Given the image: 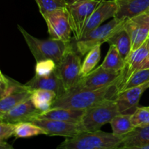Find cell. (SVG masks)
Here are the masks:
<instances>
[{
  "instance_id": "18",
  "label": "cell",
  "mask_w": 149,
  "mask_h": 149,
  "mask_svg": "<svg viewBox=\"0 0 149 149\" xmlns=\"http://www.w3.org/2000/svg\"><path fill=\"white\" fill-rule=\"evenodd\" d=\"M84 112V110H76L65 108H54L41 113L37 119H51L80 124Z\"/></svg>"
},
{
  "instance_id": "7",
  "label": "cell",
  "mask_w": 149,
  "mask_h": 149,
  "mask_svg": "<svg viewBox=\"0 0 149 149\" xmlns=\"http://www.w3.org/2000/svg\"><path fill=\"white\" fill-rule=\"evenodd\" d=\"M81 57L71 45L57 64L55 71L62 81L65 91L73 88L81 79Z\"/></svg>"
},
{
  "instance_id": "12",
  "label": "cell",
  "mask_w": 149,
  "mask_h": 149,
  "mask_svg": "<svg viewBox=\"0 0 149 149\" xmlns=\"http://www.w3.org/2000/svg\"><path fill=\"white\" fill-rule=\"evenodd\" d=\"M146 68H149V38L142 46L132 51L125 61V67L122 73L120 89L134 73Z\"/></svg>"
},
{
  "instance_id": "6",
  "label": "cell",
  "mask_w": 149,
  "mask_h": 149,
  "mask_svg": "<svg viewBox=\"0 0 149 149\" xmlns=\"http://www.w3.org/2000/svg\"><path fill=\"white\" fill-rule=\"evenodd\" d=\"M125 21H122L113 17L108 23L100 26L83 36L79 40L76 41L77 51L81 56L88 53L90 49L97 45H101L108 41L124 28Z\"/></svg>"
},
{
  "instance_id": "22",
  "label": "cell",
  "mask_w": 149,
  "mask_h": 149,
  "mask_svg": "<svg viewBox=\"0 0 149 149\" xmlns=\"http://www.w3.org/2000/svg\"><path fill=\"white\" fill-rule=\"evenodd\" d=\"M100 65L109 71L122 72L125 67V61L119 53L117 48L114 45H110L107 55Z\"/></svg>"
},
{
  "instance_id": "4",
  "label": "cell",
  "mask_w": 149,
  "mask_h": 149,
  "mask_svg": "<svg viewBox=\"0 0 149 149\" xmlns=\"http://www.w3.org/2000/svg\"><path fill=\"white\" fill-rule=\"evenodd\" d=\"M118 114L119 112L115 99H107L84 110L81 125L86 132H95L110 123Z\"/></svg>"
},
{
  "instance_id": "17",
  "label": "cell",
  "mask_w": 149,
  "mask_h": 149,
  "mask_svg": "<svg viewBox=\"0 0 149 149\" xmlns=\"http://www.w3.org/2000/svg\"><path fill=\"white\" fill-rule=\"evenodd\" d=\"M25 84L31 90H47L55 92L57 95V97L62 95L65 92L62 81L55 71L45 77L34 75L31 79Z\"/></svg>"
},
{
  "instance_id": "9",
  "label": "cell",
  "mask_w": 149,
  "mask_h": 149,
  "mask_svg": "<svg viewBox=\"0 0 149 149\" xmlns=\"http://www.w3.org/2000/svg\"><path fill=\"white\" fill-rule=\"evenodd\" d=\"M122 72H115L105 69L101 65L95 68L87 76L81 77L79 82L71 89L98 90L111 85L122 77Z\"/></svg>"
},
{
  "instance_id": "36",
  "label": "cell",
  "mask_w": 149,
  "mask_h": 149,
  "mask_svg": "<svg viewBox=\"0 0 149 149\" xmlns=\"http://www.w3.org/2000/svg\"><path fill=\"white\" fill-rule=\"evenodd\" d=\"M112 1H116V0H112Z\"/></svg>"
},
{
  "instance_id": "34",
  "label": "cell",
  "mask_w": 149,
  "mask_h": 149,
  "mask_svg": "<svg viewBox=\"0 0 149 149\" xmlns=\"http://www.w3.org/2000/svg\"><path fill=\"white\" fill-rule=\"evenodd\" d=\"M0 149H13V148L6 141H0Z\"/></svg>"
},
{
  "instance_id": "20",
  "label": "cell",
  "mask_w": 149,
  "mask_h": 149,
  "mask_svg": "<svg viewBox=\"0 0 149 149\" xmlns=\"http://www.w3.org/2000/svg\"><path fill=\"white\" fill-rule=\"evenodd\" d=\"M122 146H135L149 144V125L135 127L132 132L122 137Z\"/></svg>"
},
{
  "instance_id": "23",
  "label": "cell",
  "mask_w": 149,
  "mask_h": 149,
  "mask_svg": "<svg viewBox=\"0 0 149 149\" xmlns=\"http://www.w3.org/2000/svg\"><path fill=\"white\" fill-rule=\"evenodd\" d=\"M33 90H29L26 91L13 93L8 96L2 97L0 100V113L9 111L12 109L20 104L23 102L31 99Z\"/></svg>"
},
{
  "instance_id": "3",
  "label": "cell",
  "mask_w": 149,
  "mask_h": 149,
  "mask_svg": "<svg viewBox=\"0 0 149 149\" xmlns=\"http://www.w3.org/2000/svg\"><path fill=\"white\" fill-rule=\"evenodd\" d=\"M17 28L36 62L50 59L56 64L59 63L67 49L72 45L71 42H65L52 38L48 39H38L28 33L19 25H17Z\"/></svg>"
},
{
  "instance_id": "24",
  "label": "cell",
  "mask_w": 149,
  "mask_h": 149,
  "mask_svg": "<svg viewBox=\"0 0 149 149\" xmlns=\"http://www.w3.org/2000/svg\"><path fill=\"white\" fill-rule=\"evenodd\" d=\"M131 117L132 114L129 113H119L114 116L110 122L113 133L118 136L123 137L132 132L135 127L132 125Z\"/></svg>"
},
{
  "instance_id": "26",
  "label": "cell",
  "mask_w": 149,
  "mask_h": 149,
  "mask_svg": "<svg viewBox=\"0 0 149 149\" xmlns=\"http://www.w3.org/2000/svg\"><path fill=\"white\" fill-rule=\"evenodd\" d=\"M39 135H46V132L33 122H21L15 125L14 136L16 138H31Z\"/></svg>"
},
{
  "instance_id": "16",
  "label": "cell",
  "mask_w": 149,
  "mask_h": 149,
  "mask_svg": "<svg viewBox=\"0 0 149 149\" xmlns=\"http://www.w3.org/2000/svg\"><path fill=\"white\" fill-rule=\"evenodd\" d=\"M117 10L114 18L122 21L149 12V0H116Z\"/></svg>"
},
{
  "instance_id": "8",
  "label": "cell",
  "mask_w": 149,
  "mask_h": 149,
  "mask_svg": "<svg viewBox=\"0 0 149 149\" xmlns=\"http://www.w3.org/2000/svg\"><path fill=\"white\" fill-rule=\"evenodd\" d=\"M49 37L54 39L71 42V30L66 7L57 9L44 15Z\"/></svg>"
},
{
  "instance_id": "19",
  "label": "cell",
  "mask_w": 149,
  "mask_h": 149,
  "mask_svg": "<svg viewBox=\"0 0 149 149\" xmlns=\"http://www.w3.org/2000/svg\"><path fill=\"white\" fill-rule=\"evenodd\" d=\"M56 98L57 95L55 92L47 90H34L31 100L35 107L42 113L52 109Z\"/></svg>"
},
{
  "instance_id": "1",
  "label": "cell",
  "mask_w": 149,
  "mask_h": 149,
  "mask_svg": "<svg viewBox=\"0 0 149 149\" xmlns=\"http://www.w3.org/2000/svg\"><path fill=\"white\" fill-rule=\"evenodd\" d=\"M121 82L122 77L113 84L98 90L71 89L55 99L52 109L65 108L84 111L105 100L116 98Z\"/></svg>"
},
{
  "instance_id": "28",
  "label": "cell",
  "mask_w": 149,
  "mask_h": 149,
  "mask_svg": "<svg viewBox=\"0 0 149 149\" xmlns=\"http://www.w3.org/2000/svg\"><path fill=\"white\" fill-rule=\"evenodd\" d=\"M148 81H149V68L140 70L131 75L127 81L122 86L119 93L131 88V87L141 85Z\"/></svg>"
},
{
  "instance_id": "31",
  "label": "cell",
  "mask_w": 149,
  "mask_h": 149,
  "mask_svg": "<svg viewBox=\"0 0 149 149\" xmlns=\"http://www.w3.org/2000/svg\"><path fill=\"white\" fill-rule=\"evenodd\" d=\"M56 65L57 64L50 59L38 61L35 66V75L39 77L49 75L55 71Z\"/></svg>"
},
{
  "instance_id": "11",
  "label": "cell",
  "mask_w": 149,
  "mask_h": 149,
  "mask_svg": "<svg viewBox=\"0 0 149 149\" xmlns=\"http://www.w3.org/2000/svg\"><path fill=\"white\" fill-rule=\"evenodd\" d=\"M124 29L132 41V51L135 50L149 38V12L126 20Z\"/></svg>"
},
{
  "instance_id": "5",
  "label": "cell",
  "mask_w": 149,
  "mask_h": 149,
  "mask_svg": "<svg viewBox=\"0 0 149 149\" xmlns=\"http://www.w3.org/2000/svg\"><path fill=\"white\" fill-rule=\"evenodd\" d=\"M103 0H71L66 3L70 26L75 41L82 37L87 20Z\"/></svg>"
},
{
  "instance_id": "2",
  "label": "cell",
  "mask_w": 149,
  "mask_h": 149,
  "mask_svg": "<svg viewBox=\"0 0 149 149\" xmlns=\"http://www.w3.org/2000/svg\"><path fill=\"white\" fill-rule=\"evenodd\" d=\"M122 139L113 132H83L77 136L66 138L57 149H116L122 146Z\"/></svg>"
},
{
  "instance_id": "33",
  "label": "cell",
  "mask_w": 149,
  "mask_h": 149,
  "mask_svg": "<svg viewBox=\"0 0 149 149\" xmlns=\"http://www.w3.org/2000/svg\"><path fill=\"white\" fill-rule=\"evenodd\" d=\"M116 149H149V144L144 146H122Z\"/></svg>"
},
{
  "instance_id": "21",
  "label": "cell",
  "mask_w": 149,
  "mask_h": 149,
  "mask_svg": "<svg viewBox=\"0 0 149 149\" xmlns=\"http://www.w3.org/2000/svg\"><path fill=\"white\" fill-rule=\"evenodd\" d=\"M108 43L110 45H114L125 61H126L130 52H132V41L125 29H122L117 33H115L109 41Z\"/></svg>"
},
{
  "instance_id": "25",
  "label": "cell",
  "mask_w": 149,
  "mask_h": 149,
  "mask_svg": "<svg viewBox=\"0 0 149 149\" xmlns=\"http://www.w3.org/2000/svg\"><path fill=\"white\" fill-rule=\"evenodd\" d=\"M31 90L26 84H20L18 81L0 73V97H6L10 95L19 92Z\"/></svg>"
},
{
  "instance_id": "10",
  "label": "cell",
  "mask_w": 149,
  "mask_h": 149,
  "mask_svg": "<svg viewBox=\"0 0 149 149\" xmlns=\"http://www.w3.org/2000/svg\"><path fill=\"white\" fill-rule=\"evenodd\" d=\"M32 122L42 128L46 132V135L48 136L72 138L81 132H86L81 123H71L45 119H36Z\"/></svg>"
},
{
  "instance_id": "14",
  "label": "cell",
  "mask_w": 149,
  "mask_h": 149,
  "mask_svg": "<svg viewBox=\"0 0 149 149\" xmlns=\"http://www.w3.org/2000/svg\"><path fill=\"white\" fill-rule=\"evenodd\" d=\"M42 113L32 103L31 100H26L17 105L9 111L0 113V120L12 124L21 122H32Z\"/></svg>"
},
{
  "instance_id": "29",
  "label": "cell",
  "mask_w": 149,
  "mask_h": 149,
  "mask_svg": "<svg viewBox=\"0 0 149 149\" xmlns=\"http://www.w3.org/2000/svg\"><path fill=\"white\" fill-rule=\"evenodd\" d=\"M42 16L57 9L66 7L65 0H36Z\"/></svg>"
},
{
  "instance_id": "27",
  "label": "cell",
  "mask_w": 149,
  "mask_h": 149,
  "mask_svg": "<svg viewBox=\"0 0 149 149\" xmlns=\"http://www.w3.org/2000/svg\"><path fill=\"white\" fill-rule=\"evenodd\" d=\"M100 46L101 45H97L90 49L87 54V56L81 64V77H85L94 70L95 67L99 63L100 60Z\"/></svg>"
},
{
  "instance_id": "15",
  "label": "cell",
  "mask_w": 149,
  "mask_h": 149,
  "mask_svg": "<svg viewBox=\"0 0 149 149\" xmlns=\"http://www.w3.org/2000/svg\"><path fill=\"white\" fill-rule=\"evenodd\" d=\"M117 10V4L116 1L112 0H103L87 20L82 33V36L88 33L91 31L101 26L105 20L114 17Z\"/></svg>"
},
{
  "instance_id": "32",
  "label": "cell",
  "mask_w": 149,
  "mask_h": 149,
  "mask_svg": "<svg viewBox=\"0 0 149 149\" xmlns=\"http://www.w3.org/2000/svg\"><path fill=\"white\" fill-rule=\"evenodd\" d=\"M15 124L9 123V122L1 121L0 122V141H6L10 137L14 136Z\"/></svg>"
},
{
  "instance_id": "13",
  "label": "cell",
  "mask_w": 149,
  "mask_h": 149,
  "mask_svg": "<svg viewBox=\"0 0 149 149\" xmlns=\"http://www.w3.org/2000/svg\"><path fill=\"white\" fill-rule=\"evenodd\" d=\"M148 88L149 81L118 93L115 100L119 113L132 114L139 106L138 104L142 95Z\"/></svg>"
},
{
  "instance_id": "30",
  "label": "cell",
  "mask_w": 149,
  "mask_h": 149,
  "mask_svg": "<svg viewBox=\"0 0 149 149\" xmlns=\"http://www.w3.org/2000/svg\"><path fill=\"white\" fill-rule=\"evenodd\" d=\"M132 123L135 127H144L149 125V106L139 107L135 111L131 117Z\"/></svg>"
},
{
  "instance_id": "35",
  "label": "cell",
  "mask_w": 149,
  "mask_h": 149,
  "mask_svg": "<svg viewBox=\"0 0 149 149\" xmlns=\"http://www.w3.org/2000/svg\"><path fill=\"white\" fill-rule=\"evenodd\" d=\"M71 1V0H65V2H68V1Z\"/></svg>"
}]
</instances>
